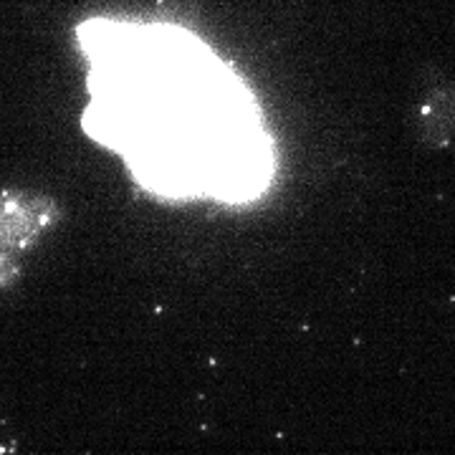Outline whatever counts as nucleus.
<instances>
[{"mask_svg": "<svg viewBox=\"0 0 455 455\" xmlns=\"http://www.w3.org/2000/svg\"><path fill=\"white\" fill-rule=\"evenodd\" d=\"M18 278V266L16 260L11 259L3 248H0V289L11 286Z\"/></svg>", "mask_w": 455, "mask_h": 455, "instance_id": "nucleus-3", "label": "nucleus"}, {"mask_svg": "<svg viewBox=\"0 0 455 455\" xmlns=\"http://www.w3.org/2000/svg\"><path fill=\"white\" fill-rule=\"evenodd\" d=\"M59 205L49 197L13 196L0 197V248L26 251L38 243L59 223Z\"/></svg>", "mask_w": 455, "mask_h": 455, "instance_id": "nucleus-1", "label": "nucleus"}, {"mask_svg": "<svg viewBox=\"0 0 455 455\" xmlns=\"http://www.w3.org/2000/svg\"><path fill=\"white\" fill-rule=\"evenodd\" d=\"M418 127L425 145L440 147L455 134V82L443 84L420 104Z\"/></svg>", "mask_w": 455, "mask_h": 455, "instance_id": "nucleus-2", "label": "nucleus"}]
</instances>
